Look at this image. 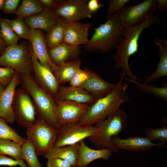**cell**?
Listing matches in <instances>:
<instances>
[{
  "label": "cell",
  "instance_id": "6da1fadb",
  "mask_svg": "<svg viewBox=\"0 0 167 167\" xmlns=\"http://www.w3.org/2000/svg\"><path fill=\"white\" fill-rule=\"evenodd\" d=\"M161 24L159 19L155 15H152L140 24L126 27L123 30L122 39L117 47L116 52L113 55L115 67H122V73L126 75L131 80L140 81L141 79L134 75L131 72L128 65L129 59L132 55L138 52V41L140 35L144 30L154 24Z\"/></svg>",
  "mask_w": 167,
  "mask_h": 167
},
{
  "label": "cell",
  "instance_id": "7a4b0ae2",
  "mask_svg": "<svg viewBox=\"0 0 167 167\" xmlns=\"http://www.w3.org/2000/svg\"><path fill=\"white\" fill-rule=\"evenodd\" d=\"M124 76L122 73L116 88L107 95L97 99L90 106L79 119V123L94 126L119 109L120 105L128 100L126 91L128 85L123 82Z\"/></svg>",
  "mask_w": 167,
  "mask_h": 167
},
{
  "label": "cell",
  "instance_id": "3957f363",
  "mask_svg": "<svg viewBox=\"0 0 167 167\" xmlns=\"http://www.w3.org/2000/svg\"><path fill=\"white\" fill-rule=\"evenodd\" d=\"M118 11L107 15L105 23L94 28V32L84 46L88 52H107L116 48L123 37L124 29L121 24Z\"/></svg>",
  "mask_w": 167,
  "mask_h": 167
},
{
  "label": "cell",
  "instance_id": "277c9868",
  "mask_svg": "<svg viewBox=\"0 0 167 167\" xmlns=\"http://www.w3.org/2000/svg\"><path fill=\"white\" fill-rule=\"evenodd\" d=\"M20 84L30 96L36 116L50 125L58 128L56 104L54 97L39 86L32 74H20Z\"/></svg>",
  "mask_w": 167,
  "mask_h": 167
},
{
  "label": "cell",
  "instance_id": "5b68a950",
  "mask_svg": "<svg viewBox=\"0 0 167 167\" xmlns=\"http://www.w3.org/2000/svg\"><path fill=\"white\" fill-rule=\"evenodd\" d=\"M127 115L124 109H119L105 119L95 124L97 131L89 138L91 142L98 149L107 148L113 153L119 151L113 145L112 137L118 135L127 126Z\"/></svg>",
  "mask_w": 167,
  "mask_h": 167
},
{
  "label": "cell",
  "instance_id": "8992f818",
  "mask_svg": "<svg viewBox=\"0 0 167 167\" xmlns=\"http://www.w3.org/2000/svg\"><path fill=\"white\" fill-rule=\"evenodd\" d=\"M0 66L11 67L20 74H32L30 45L23 41L19 44L6 46L0 56Z\"/></svg>",
  "mask_w": 167,
  "mask_h": 167
},
{
  "label": "cell",
  "instance_id": "52a82bcc",
  "mask_svg": "<svg viewBox=\"0 0 167 167\" xmlns=\"http://www.w3.org/2000/svg\"><path fill=\"white\" fill-rule=\"evenodd\" d=\"M57 131L58 128L38 117L34 125L26 129L27 138L33 144L37 156H44L54 147Z\"/></svg>",
  "mask_w": 167,
  "mask_h": 167
},
{
  "label": "cell",
  "instance_id": "ba28073f",
  "mask_svg": "<svg viewBox=\"0 0 167 167\" xmlns=\"http://www.w3.org/2000/svg\"><path fill=\"white\" fill-rule=\"evenodd\" d=\"M15 120L26 129L32 127L37 118L32 99L27 91L21 86L16 89L13 105Z\"/></svg>",
  "mask_w": 167,
  "mask_h": 167
},
{
  "label": "cell",
  "instance_id": "9c48e42d",
  "mask_svg": "<svg viewBox=\"0 0 167 167\" xmlns=\"http://www.w3.org/2000/svg\"><path fill=\"white\" fill-rule=\"evenodd\" d=\"M97 130L95 125L88 126L79 122L61 125L58 128L54 147H62L79 143L85 139L95 135Z\"/></svg>",
  "mask_w": 167,
  "mask_h": 167
},
{
  "label": "cell",
  "instance_id": "30bf717a",
  "mask_svg": "<svg viewBox=\"0 0 167 167\" xmlns=\"http://www.w3.org/2000/svg\"><path fill=\"white\" fill-rule=\"evenodd\" d=\"M157 8L156 0H146L133 6H124L118 11V17L124 28L134 26L153 15Z\"/></svg>",
  "mask_w": 167,
  "mask_h": 167
},
{
  "label": "cell",
  "instance_id": "8fae6325",
  "mask_svg": "<svg viewBox=\"0 0 167 167\" xmlns=\"http://www.w3.org/2000/svg\"><path fill=\"white\" fill-rule=\"evenodd\" d=\"M87 2L84 0L58 1L56 7L53 11L57 16L69 23L91 18L92 15L88 10Z\"/></svg>",
  "mask_w": 167,
  "mask_h": 167
},
{
  "label": "cell",
  "instance_id": "7c38bea8",
  "mask_svg": "<svg viewBox=\"0 0 167 167\" xmlns=\"http://www.w3.org/2000/svg\"><path fill=\"white\" fill-rule=\"evenodd\" d=\"M55 100L56 118L59 126L66 123L79 122L90 106L71 101Z\"/></svg>",
  "mask_w": 167,
  "mask_h": 167
},
{
  "label": "cell",
  "instance_id": "4fadbf2b",
  "mask_svg": "<svg viewBox=\"0 0 167 167\" xmlns=\"http://www.w3.org/2000/svg\"><path fill=\"white\" fill-rule=\"evenodd\" d=\"M31 57L32 75L35 81L39 86L54 97L59 85L53 73L49 67L41 64L32 51Z\"/></svg>",
  "mask_w": 167,
  "mask_h": 167
},
{
  "label": "cell",
  "instance_id": "5bb4252c",
  "mask_svg": "<svg viewBox=\"0 0 167 167\" xmlns=\"http://www.w3.org/2000/svg\"><path fill=\"white\" fill-rule=\"evenodd\" d=\"M20 84V74L16 71L11 81L0 96V118L10 125L15 121L13 105L16 88Z\"/></svg>",
  "mask_w": 167,
  "mask_h": 167
},
{
  "label": "cell",
  "instance_id": "9a60e30c",
  "mask_svg": "<svg viewBox=\"0 0 167 167\" xmlns=\"http://www.w3.org/2000/svg\"><path fill=\"white\" fill-rule=\"evenodd\" d=\"M29 41L32 52L34 56L41 64L49 67L53 72L58 66L50 58L43 30L31 29Z\"/></svg>",
  "mask_w": 167,
  "mask_h": 167
},
{
  "label": "cell",
  "instance_id": "2e32d148",
  "mask_svg": "<svg viewBox=\"0 0 167 167\" xmlns=\"http://www.w3.org/2000/svg\"><path fill=\"white\" fill-rule=\"evenodd\" d=\"M111 140L113 145L119 151H147L155 146L163 147L166 143H153L146 137L139 136L125 139L121 138L118 135L112 137Z\"/></svg>",
  "mask_w": 167,
  "mask_h": 167
},
{
  "label": "cell",
  "instance_id": "e0dca14e",
  "mask_svg": "<svg viewBox=\"0 0 167 167\" xmlns=\"http://www.w3.org/2000/svg\"><path fill=\"white\" fill-rule=\"evenodd\" d=\"M55 100L68 101L90 105L97 99L81 87L59 85L54 96Z\"/></svg>",
  "mask_w": 167,
  "mask_h": 167
},
{
  "label": "cell",
  "instance_id": "ac0fdd59",
  "mask_svg": "<svg viewBox=\"0 0 167 167\" xmlns=\"http://www.w3.org/2000/svg\"><path fill=\"white\" fill-rule=\"evenodd\" d=\"M91 25L89 22L68 23L65 28L64 42L75 46L86 45L89 40L88 35Z\"/></svg>",
  "mask_w": 167,
  "mask_h": 167
},
{
  "label": "cell",
  "instance_id": "d6986e66",
  "mask_svg": "<svg viewBox=\"0 0 167 167\" xmlns=\"http://www.w3.org/2000/svg\"><path fill=\"white\" fill-rule=\"evenodd\" d=\"M87 69L89 77L81 87L97 99L107 95L116 87L117 84L109 83L94 71Z\"/></svg>",
  "mask_w": 167,
  "mask_h": 167
},
{
  "label": "cell",
  "instance_id": "ffe728a7",
  "mask_svg": "<svg viewBox=\"0 0 167 167\" xmlns=\"http://www.w3.org/2000/svg\"><path fill=\"white\" fill-rule=\"evenodd\" d=\"M80 46L71 45L63 42L51 48L48 49L51 61L57 66L78 59L81 53Z\"/></svg>",
  "mask_w": 167,
  "mask_h": 167
},
{
  "label": "cell",
  "instance_id": "44dd1931",
  "mask_svg": "<svg viewBox=\"0 0 167 167\" xmlns=\"http://www.w3.org/2000/svg\"><path fill=\"white\" fill-rule=\"evenodd\" d=\"M61 18L52 10L44 7L41 12L24 19V21L31 29H39L46 32Z\"/></svg>",
  "mask_w": 167,
  "mask_h": 167
},
{
  "label": "cell",
  "instance_id": "7402d4cb",
  "mask_svg": "<svg viewBox=\"0 0 167 167\" xmlns=\"http://www.w3.org/2000/svg\"><path fill=\"white\" fill-rule=\"evenodd\" d=\"M77 165L86 167L91 162L97 159L106 161L113 155V153L107 148L93 149L87 146L84 140L79 143Z\"/></svg>",
  "mask_w": 167,
  "mask_h": 167
},
{
  "label": "cell",
  "instance_id": "603a6c76",
  "mask_svg": "<svg viewBox=\"0 0 167 167\" xmlns=\"http://www.w3.org/2000/svg\"><path fill=\"white\" fill-rule=\"evenodd\" d=\"M155 44L159 49L158 54L160 58L156 64L157 67L153 73L147 76L144 79L143 84L148 85V83L161 77L167 75V41L165 39L162 40L159 37L154 39Z\"/></svg>",
  "mask_w": 167,
  "mask_h": 167
},
{
  "label": "cell",
  "instance_id": "cb8c5ba5",
  "mask_svg": "<svg viewBox=\"0 0 167 167\" xmlns=\"http://www.w3.org/2000/svg\"><path fill=\"white\" fill-rule=\"evenodd\" d=\"M79 143L60 147H54L44 156L46 159L59 158L69 162L72 166L76 165Z\"/></svg>",
  "mask_w": 167,
  "mask_h": 167
},
{
  "label": "cell",
  "instance_id": "d4e9b609",
  "mask_svg": "<svg viewBox=\"0 0 167 167\" xmlns=\"http://www.w3.org/2000/svg\"><path fill=\"white\" fill-rule=\"evenodd\" d=\"M81 60L77 59L58 66L53 72L58 84L69 82L76 72L80 68Z\"/></svg>",
  "mask_w": 167,
  "mask_h": 167
},
{
  "label": "cell",
  "instance_id": "484cf974",
  "mask_svg": "<svg viewBox=\"0 0 167 167\" xmlns=\"http://www.w3.org/2000/svg\"><path fill=\"white\" fill-rule=\"evenodd\" d=\"M68 23L61 18L57 24L46 32L45 38L48 49L64 42L65 28Z\"/></svg>",
  "mask_w": 167,
  "mask_h": 167
},
{
  "label": "cell",
  "instance_id": "4316f807",
  "mask_svg": "<svg viewBox=\"0 0 167 167\" xmlns=\"http://www.w3.org/2000/svg\"><path fill=\"white\" fill-rule=\"evenodd\" d=\"M0 154L8 155L16 160H23L22 145L9 139H0Z\"/></svg>",
  "mask_w": 167,
  "mask_h": 167
},
{
  "label": "cell",
  "instance_id": "83f0119b",
  "mask_svg": "<svg viewBox=\"0 0 167 167\" xmlns=\"http://www.w3.org/2000/svg\"><path fill=\"white\" fill-rule=\"evenodd\" d=\"M44 8L38 0H23L15 14L25 19L41 12Z\"/></svg>",
  "mask_w": 167,
  "mask_h": 167
},
{
  "label": "cell",
  "instance_id": "f1b7e54d",
  "mask_svg": "<svg viewBox=\"0 0 167 167\" xmlns=\"http://www.w3.org/2000/svg\"><path fill=\"white\" fill-rule=\"evenodd\" d=\"M0 33L6 46L18 44L19 38L12 28L9 20L0 16Z\"/></svg>",
  "mask_w": 167,
  "mask_h": 167
},
{
  "label": "cell",
  "instance_id": "f546056e",
  "mask_svg": "<svg viewBox=\"0 0 167 167\" xmlns=\"http://www.w3.org/2000/svg\"><path fill=\"white\" fill-rule=\"evenodd\" d=\"M22 145V157L29 167H42L37 157L35 147L29 139Z\"/></svg>",
  "mask_w": 167,
  "mask_h": 167
},
{
  "label": "cell",
  "instance_id": "4dcf8cb0",
  "mask_svg": "<svg viewBox=\"0 0 167 167\" xmlns=\"http://www.w3.org/2000/svg\"><path fill=\"white\" fill-rule=\"evenodd\" d=\"M0 139H7L15 141L21 145L27 140L20 135L16 131L0 118Z\"/></svg>",
  "mask_w": 167,
  "mask_h": 167
},
{
  "label": "cell",
  "instance_id": "1f68e13d",
  "mask_svg": "<svg viewBox=\"0 0 167 167\" xmlns=\"http://www.w3.org/2000/svg\"><path fill=\"white\" fill-rule=\"evenodd\" d=\"M127 80L129 82L134 83L141 92L145 93H152L157 97L163 101H167V85L165 84L164 87L157 88L156 86L145 85L138 83L136 81L131 80L128 78Z\"/></svg>",
  "mask_w": 167,
  "mask_h": 167
},
{
  "label": "cell",
  "instance_id": "d6a6232c",
  "mask_svg": "<svg viewBox=\"0 0 167 167\" xmlns=\"http://www.w3.org/2000/svg\"><path fill=\"white\" fill-rule=\"evenodd\" d=\"M10 24L16 35L20 38H24L30 41L31 29L26 25L24 19L20 17L15 19L9 20Z\"/></svg>",
  "mask_w": 167,
  "mask_h": 167
},
{
  "label": "cell",
  "instance_id": "836d02e7",
  "mask_svg": "<svg viewBox=\"0 0 167 167\" xmlns=\"http://www.w3.org/2000/svg\"><path fill=\"white\" fill-rule=\"evenodd\" d=\"M144 132L146 137L151 141L158 140L161 142H167V126L165 125L160 128L147 129Z\"/></svg>",
  "mask_w": 167,
  "mask_h": 167
},
{
  "label": "cell",
  "instance_id": "e575fe53",
  "mask_svg": "<svg viewBox=\"0 0 167 167\" xmlns=\"http://www.w3.org/2000/svg\"><path fill=\"white\" fill-rule=\"evenodd\" d=\"M89 77L87 68L84 70L79 69L75 73L70 81V86L81 87L86 81Z\"/></svg>",
  "mask_w": 167,
  "mask_h": 167
},
{
  "label": "cell",
  "instance_id": "d590c367",
  "mask_svg": "<svg viewBox=\"0 0 167 167\" xmlns=\"http://www.w3.org/2000/svg\"><path fill=\"white\" fill-rule=\"evenodd\" d=\"M16 71L9 67H0V84L6 88L12 80Z\"/></svg>",
  "mask_w": 167,
  "mask_h": 167
},
{
  "label": "cell",
  "instance_id": "8d00e7d4",
  "mask_svg": "<svg viewBox=\"0 0 167 167\" xmlns=\"http://www.w3.org/2000/svg\"><path fill=\"white\" fill-rule=\"evenodd\" d=\"M130 0H110L107 11V15H109L118 11Z\"/></svg>",
  "mask_w": 167,
  "mask_h": 167
},
{
  "label": "cell",
  "instance_id": "74e56055",
  "mask_svg": "<svg viewBox=\"0 0 167 167\" xmlns=\"http://www.w3.org/2000/svg\"><path fill=\"white\" fill-rule=\"evenodd\" d=\"M20 1V0H5L3 11L6 14H15Z\"/></svg>",
  "mask_w": 167,
  "mask_h": 167
},
{
  "label": "cell",
  "instance_id": "f35d334b",
  "mask_svg": "<svg viewBox=\"0 0 167 167\" xmlns=\"http://www.w3.org/2000/svg\"><path fill=\"white\" fill-rule=\"evenodd\" d=\"M17 165H19L21 167H29L23 160H16L5 155L0 154V165L13 166Z\"/></svg>",
  "mask_w": 167,
  "mask_h": 167
},
{
  "label": "cell",
  "instance_id": "ab89813d",
  "mask_svg": "<svg viewBox=\"0 0 167 167\" xmlns=\"http://www.w3.org/2000/svg\"><path fill=\"white\" fill-rule=\"evenodd\" d=\"M47 167H72L70 163L67 161L59 158L47 159Z\"/></svg>",
  "mask_w": 167,
  "mask_h": 167
},
{
  "label": "cell",
  "instance_id": "60d3db41",
  "mask_svg": "<svg viewBox=\"0 0 167 167\" xmlns=\"http://www.w3.org/2000/svg\"><path fill=\"white\" fill-rule=\"evenodd\" d=\"M99 1L98 0H90L88 1L87 8L91 15L95 13L99 9L104 6V4L100 3Z\"/></svg>",
  "mask_w": 167,
  "mask_h": 167
},
{
  "label": "cell",
  "instance_id": "b9f144b4",
  "mask_svg": "<svg viewBox=\"0 0 167 167\" xmlns=\"http://www.w3.org/2000/svg\"><path fill=\"white\" fill-rule=\"evenodd\" d=\"M44 7L48 8L53 11L56 7L58 1L54 0H39Z\"/></svg>",
  "mask_w": 167,
  "mask_h": 167
},
{
  "label": "cell",
  "instance_id": "7bdbcfd3",
  "mask_svg": "<svg viewBox=\"0 0 167 167\" xmlns=\"http://www.w3.org/2000/svg\"><path fill=\"white\" fill-rule=\"evenodd\" d=\"M157 7L161 11L166 12L167 10V0H156Z\"/></svg>",
  "mask_w": 167,
  "mask_h": 167
},
{
  "label": "cell",
  "instance_id": "ee69618b",
  "mask_svg": "<svg viewBox=\"0 0 167 167\" xmlns=\"http://www.w3.org/2000/svg\"><path fill=\"white\" fill-rule=\"evenodd\" d=\"M6 45L2 38L0 33V54L1 55L4 52Z\"/></svg>",
  "mask_w": 167,
  "mask_h": 167
},
{
  "label": "cell",
  "instance_id": "f6af8a7d",
  "mask_svg": "<svg viewBox=\"0 0 167 167\" xmlns=\"http://www.w3.org/2000/svg\"><path fill=\"white\" fill-rule=\"evenodd\" d=\"M4 1V0H0V11L3 8Z\"/></svg>",
  "mask_w": 167,
  "mask_h": 167
},
{
  "label": "cell",
  "instance_id": "bcb514c9",
  "mask_svg": "<svg viewBox=\"0 0 167 167\" xmlns=\"http://www.w3.org/2000/svg\"><path fill=\"white\" fill-rule=\"evenodd\" d=\"M5 87L0 84V96L4 90Z\"/></svg>",
  "mask_w": 167,
  "mask_h": 167
},
{
  "label": "cell",
  "instance_id": "7dc6e473",
  "mask_svg": "<svg viewBox=\"0 0 167 167\" xmlns=\"http://www.w3.org/2000/svg\"><path fill=\"white\" fill-rule=\"evenodd\" d=\"M72 167H80L76 165L75 166H72Z\"/></svg>",
  "mask_w": 167,
  "mask_h": 167
}]
</instances>
